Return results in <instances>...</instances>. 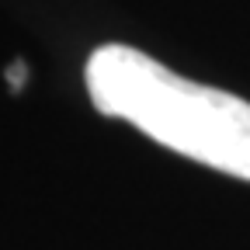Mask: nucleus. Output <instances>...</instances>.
Returning a JSON list of instances; mask_svg holds the SVG:
<instances>
[{"instance_id":"nucleus-1","label":"nucleus","mask_w":250,"mask_h":250,"mask_svg":"<svg viewBox=\"0 0 250 250\" xmlns=\"http://www.w3.org/2000/svg\"><path fill=\"white\" fill-rule=\"evenodd\" d=\"M87 90L101 115L122 118L160 146L250 181V104L191 83L132 45H101L87 59Z\"/></svg>"},{"instance_id":"nucleus-2","label":"nucleus","mask_w":250,"mask_h":250,"mask_svg":"<svg viewBox=\"0 0 250 250\" xmlns=\"http://www.w3.org/2000/svg\"><path fill=\"white\" fill-rule=\"evenodd\" d=\"M7 80H11V87L24 83V66H21V62H18V66H7Z\"/></svg>"}]
</instances>
